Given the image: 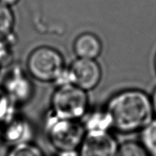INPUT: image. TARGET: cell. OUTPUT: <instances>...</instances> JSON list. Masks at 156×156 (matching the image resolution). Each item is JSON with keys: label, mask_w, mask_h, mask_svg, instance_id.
Segmentation results:
<instances>
[{"label": "cell", "mask_w": 156, "mask_h": 156, "mask_svg": "<svg viewBox=\"0 0 156 156\" xmlns=\"http://www.w3.org/2000/svg\"><path fill=\"white\" fill-rule=\"evenodd\" d=\"M151 101H152V108H153L154 116L156 117V88L154 90L153 94H152V98H151Z\"/></svg>", "instance_id": "cell-18"}, {"label": "cell", "mask_w": 156, "mask_h": 156, "mask_svg": "<svg viewBox=\"0 0 156 156\" xmlns=\"http://www.w3.org/2000/svg\"><path fill=\"white\" fill-rule=\"evenodd\" d=\"M1 68H2V66H0V71H1Z\"/></svg>", "instance_id": "cell-22"}, {"label": "cell", "mask_w": 156, "mask_h": 156, "mask_svg": "<svg viewBox=\"0 0 156 156\" xmlns=\"http://www.w3.org/2000/svg\"><path fill=\"white\" fill-rule=\"evenodd\" d=\"M15 105L2 87H0V128L17 115Z\"/></svg>", "instance_id": "cell-12"}, {"label": "cell", "mask_w": 156, "mask_h": 156, "mask_svg": "<svg viewBox=\"0 0 156 156\" xmlns=\"http://www.w3.org/2000/svg\"><path fill=\"white\" fill-rule=\"evenodd\" d=\"M117 156H150L141 143L129 140L119 145Z\"/></svg>", "instance_id": "cell-14"}, {"label": "cell", "mask_w": 156, "mask_h": 156, "mask_svg": "<svg viewBox=\"0 0 156 156\" xmlns=\"http://www.w3.org/2000/svg\"><path fill=\"white\" fill-rule=\"evenodd\" d=\"M119 145L116 139L106 133H86L79 147V156H117Z\"/></svg>", "instance_id": "cell-7"}, {"label": "cell", "mask_w": 156, "mask_h": 156, "mask_svg": "<svg viewBox=\"0 0 156 156\" xmlns=\"http://www.w3.org/2000/svg\"><path fill=\"white\" fill-rule=\"evenodd\" d=\"M19 1L20 0H0V2H2L4 3V4L12 7V6L14 5L17 4Z\"/></svg>", "instance_id": "cell-19"}, {"label": "cell", "mask_w": 156, "mask_h": 156, "mask_svg": "<svg viewBox=\"0 0 156 156\" xmlns=\"http://www.w3.org/2000/svg\"><path fill=\"white\" fill-rule=\"evenodd\" d=\"M105 108L111 117L112 129L122 133L142 131L153 120L151 98L136 88L116 93Z\"/></svg>", "instance_id": "cell-1"}, {"label": "cell", "mask_w": 156, "mask_h": 156, "mask_svg": "<svg viewBox=\"0 0 156 156\" xmlns=\"http://www.w3.org/2000/svg\"><path fill=\"white\" fill-rule=\"evenodd\" d=\"M2 143L10 146L29 143L33 136L31 125L27 120L18 115L1 127Z\"/></svg>", "instance_id": "cell-8"}, {"label": "cell", "mask_w": 156, "mask_h": 156, "mask_svg": "<svg viewBox=\"0 0 156 156\" xmlns=\"http://www.w3.org/2000/svg\"><path fill=\"white\" fill-rule=\"evenodd\" d=\"M12 37L0 39V66L2 67L10 62L12 59Z\"/></svg>", "instance_id": "cell-16"}, {"label": "cell", "mask_w": 156, "mask_h": 156, "mask_svg": "<svg viewBox=\"0 0 156 156\" xmlns=\"http://www.w3.org/2000/svg\"><path fill=\"white\" fill-rule=\"evenodd\" d=\"M155 69H156V57H155Z\"/></svg>", "instance_id": "cell-21"}, {"label": "cell", "mask_w": 156, "mask_h": 156, "mask_svg": "<svg viewBox=\"0 0 156 156\" xmlns=\"http://www.w3.org/2000/svg\"><path fill=\"white\" fill-rule=\"evenodd\" d=\"M26 66L32 78L44 83L56 84L67 69L62 55L48 46H41L32 50Z\"/></svg>", "instance_id": "cell-3"}, {"label": "cell", "mask_w": 156, "mask_h": 156, "mask_svg": "<svg viewBox=\"0 0 156 156\" xmlns=\"http://www.w3.org/2000/svg\"><path fill=\"white\" fill-rule=\"evenodd\" d=\"M57 156H79V152L75 151H62L59 152Z\"/></svg>", "instance_id": "cell-17"}, {"label": "cell", "mask_w": 156, "mask_h": 156, "mask_svg": "<svg viewBox=\"0 0 156 156\" xmlns=\"http://www.w3.org/2000/svg\"><path fill=\"white\" fill-rule=\"evenodd\" d=\"M2 87L15 105L28 101L33 95V84L19 66L13 67L9 72Z\"/></svg>", "instance_id": "cell-6"}, {"label": "cell", "mask_w": 156, "mask_h": 156, "mask_svg": "<svg viewBox=\"0 0 156 156\" xmlns=\"http://www.w3.org/2000/svg\"><path fill=\"white\" fill-rule=\"evenodd\" d=\"M150 156H156V120L141 131V142Z\"/></svg>", "instance_id": "cell-13"}, {"label": "cell", "mask_w": 156, "mask_h": 156, "mask_svg": "<svg viewBox=\"0 0 156 156\" xmlns=\"http://www.w3.org/2000/svg\"><path fill=\"white\" fill-rule=\"evenodd\" d=\"M102 43L100 38L93 33L85 32L76 38L73 44V50L79 59H94L102 53Z\"/></svg>", "instance_id": "cell-9"}, {"label": "cell", "mask_w": 156, "mask_h": 156, "mask_svg": "<svg viewBox=\"0 0 156 156\" xmlns=\"http://www.w3.org/2000/svg\"><path fill=\"white\" fill-rule=\"evenodd\" d=\"M2 143V130L0 128V143Z\"/></svg>", "instance_id": "cell-20"}, {"label": "cell", "mask_w": 156, "mask_h": 156, "mask_svg": "<svg viewBox=\"0 0 156 156\" xmlns=\"http://www.w3.org/2000/svg\"><path fill=\"white\" fill-rule=\"evenodd\" d=\"M50 113L62 119L81 120L89 108L88 92L73 84L57 85L50 101Z\"/></svg>", "instance_id": "cell-2"}, {"label": "cell", "mask_w": 156, "mask_h": 156, "mask_svg": "<svg viewBox=\"0 0 156 156\" xmlns=\"http://www.w3.org/2000/svg\"><path fill=\"white\" fill-rule=\"evenodd\" d=\"M15 15L11 6L0 2V39L13 36Z\"/></svg>", "instance_id": "cell-11"}, {"label": "cell", "mask_w": 156, "mask_h": 156, "mask_svg": "<svg viewBox=\"0 0 156 156\" xmlns=\"http://www.w3.org/2000/svg\"><path fill=\"white\" fill-rule=\"evenodd\" d=\"M67 76L70 84L88 92L100 84L102 69L97 60L77 58L67 67Z\"/></svg>", "instance_id": "cell-5"}, {"label": "cell", "mask_w": 156, "mask_h": 156, "mask_svg": "<svg viewBox=\"0 0 156 156\" xmlns=\"http://www.w3.org/2000/svg\"><path fill=\"white\" fill-rule=\"evenodd\" d=\"M82 122L86 133H106L112 129L111 117L106 109L93 111L85 115Z\"/></svg>", "instance_id": "cell-10"}, {"label": "cell", "mask_w": 156, "mask_h": 156, "mask_svg": "<svg viewBox=\"0 0 156 156\" xmlns=\"http://www.w3.org/2000/svg\"><path fill=\"white\" fill-rule=\"evenodd\" d=\"M45 129L50 143L59 152L77 150L86 135L80 120L59 118L51 113L46 119Z\"/></svg>", "instance_id": "cell-4"}, {"label": "cell", "mask_w": 156, "mask_h": 156, "mask_svg": "<svg viewBox=\"0 0 156 156\" xmlns=\"http://www.w3.org/2000/svg\"><path fill=\"white\" fill-rule=\"evenodd\" d=\"M6 156H44L41 149L31 142L12 146Z\"/></svg>", "instance_id": "cell-15"}]
</instances>
